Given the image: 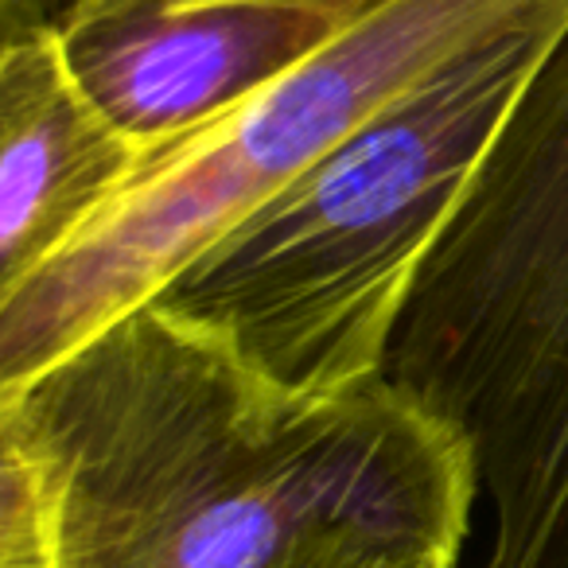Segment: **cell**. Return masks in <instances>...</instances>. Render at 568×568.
<instances>
[{"mask_svg":"<svg viewBox=\"0 0 568 568\" xmlns=\"http://www.w3.org/2000/svg\"><path fill=\"white\" fill-rule=\"evenodd\" d=\"M152 168L90 98L55 17H4L0 296L59 261Z\"/></svg>","mask_w":568,"mask_h":568,"instance_id":"8992f818","label":"cell"},{"mask_svg":"<svg viewBox=\"0 0 568 568\" xmlns=\"http://www.w3.org/2000/svg\"><path fill=\"white\" fill-rule=\"evenodd\" d=\"M0 568H59L43 487L9 440H0Z\"/></svg>","mask_w":568,"mask_h":568,"instance_id":"52a82bcc","label":"cell"},{"mask_svg":"<svg viewBox=\"0 0 568 568\" xmlns=\"http://www.w3.org/2000/svg\"><path fill=\"white\" fill-rule=\"evenodd\" d=\"M568 0H382L355 28L187 149L156 160L87 237L0 296V394L133 312L234 222L301 180L459 51Z\"/></svg>","mask_w":568,"mask_h":568,"instance_id":"277c9868","label":"cell"},{"mask_svg":"<svg viewBox=\"0 0 568 568\" xmlns=\"http://www.w3.org/2000/svg\"><path fill=\"white\" fill-rule=\"evenodd\" d=\"M565 20H526L428 71L152 301L296 394L386 378L413 284Z\"/></svg>","mask_w":568,"mask_h":568,"instance_id":"7a4b0ae2","label":"cell"},{"mask_svg":"<svg viewBox=\"0 0 568 568\" xmlns=\"http://www.w3.org/2000/svg\"><path fill=\"white\" fill-rule=\"evenodd\" d=\"M459 552L464 549L413 541V537L339 534L304 545L281 568H459Z\"/></svg>","mask_w":568,"mask_h":568,"instance_id":"ba28073f","label":"cell"},{"mask_svg":"<svg viewBox=\"0 0 568 568\" xmlns=\"http://www.w3.org/2000/svg\"><path fill=\"white\" fill-rule=\"evenodd\" d=\"M386 378L471 448L483 568H568V20L428 253Z\"/></svg>","mask_w":568,"mask_h":568,"instance_id":"3957f363","label":"cell"},{"mask_svg":"<svg viewBox=\"0 0 568 568\" xmlns=\"http://www.w3.org/2000/svg\"><path fill=\"white\" fill-rule=\"evenodd\" d=\"M55 9H59V0H51V17H55Z\"/></svg>","mask_w":568,"mask_h":568,"instance_id":"8fae6325","label":"cell"},{"mask_svg":"<svg viewBox=\"0 0 568 568\" xmlns=\"http://www.w3.org/2000/svg\"><path fill=\"white\" fill-rule=\"evenodd\" d=\"M180 4H203V0H59L55 17H63V12H133V9H180Z\"/></svg>","mask_w":568,"mask_h":568,"instance_id":"9c48e42d","label":"cell"},{"mask_svg":"<svg viewBox=\"0 0 568 568\" xmlns=\"http://www.w3.org/2000/svg\"><path fill=\"white\" fill-rule=\"evenodd\" d=\"M0 440L59 568H281L339 534L464 549L479 495L467 440L394 378L296 394L156 301L0 394Z\"/></svg>","mask_w":568,"mask_h":568,"instance_id":"6da1fadb","label":"cell"},{"mask_svg":"<svg viewBox=\"0 0 568 568\" xmlns=\"http://www.w3.org/2000/svg\"><path fill=\"white\" fill-rule=\"evenodd\" d=\"M4 17H51V0H0Z\"/></svg>","mask_w":568,"mask_h":568,"instance_id":"30bf717a","label":"cell"},{"mask_svg":"<svg viewBox=\"0 0 568 568\" xmlns=\"http://www.w3.org/2000/svg\"><path fill=\"white\" fill-rule=\"evenodd\" d=\"M382 0H203L63 12L74 74L156 160L187 149L308 63Z\"/></svg>","mask_w":568,"mask_h":568,"instance_id":"5b68a950","label":"cell"}]
</instances>
